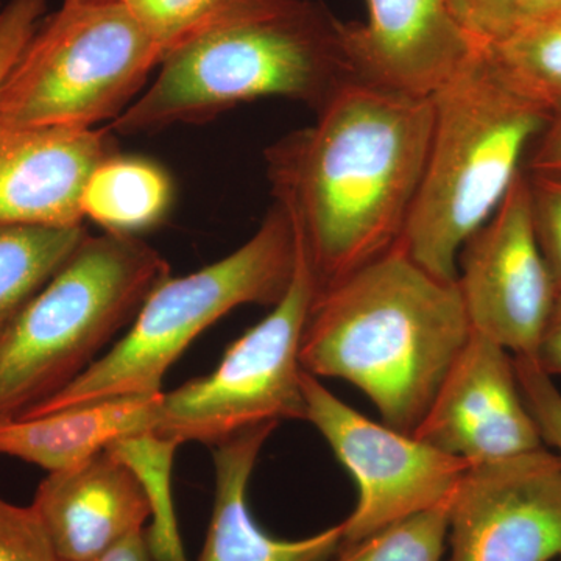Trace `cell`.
Returning <instances> with one entry per match:
<instances>
[{
	"label": "cell",
	"instance_id": "d6986e66",
	"mask_svg": "<svg viewBox=\"0 0 561 561\" xmlns=\"http://www.w3.org/2000/svg\"><path fill=\"white\" fill-rule=\"evenodd\" d=\"M87 228L22 227L0 224V334L60 271Z\"/></svg>",
	"mask_w": 561,
	"mask_h": 561
},
{
	"label": "cell",
	"instance_id": "6da1fadb",
	"mask_svg": "<svg viewBox=\"0 0 561 561\" xmlns=\"http://www.w3.org/2000/svg\"><path fill=\"white\" fill-rule=\"evenodd\" d=\"M316 117L268 147L265 164L320 294L397 249L426 165L434 108L432 98L354 79Z\"/></svg>",
	"mask_w": 561,
	"mask_h": 561
},
{
	"label": "cell",
	"instance_id": "4fadbf2b",
	"mask_svg": "<svg viewBox=\"0 0 561 561\" xmlns=\"http://www.w3.org/2000/svg\"><path fill=\"white\" fill-rule=\"evenodd\" d=\"M367 20L345 22L357 80L432 98L489 47L460 24L451 0H365Z\"/></svg>",
	"mask_w": 561,
	"mask_h": 561
},
{
	"label": "cell",
	"instance_id": "f546056e",
	"mask_svg": "<svg viewBox=\"0 0 561 561\" xmlns=\"http://www.w3.org/2000/svg\"><path fill=\"white\" fill-rule=\"evenodd\" d=\"M531 360L541 368L546 375H561V290H557L552 311L546 321L545 330L535 350Z\"/></svg>",
	"mask_w": 561,
	"mask_h": 561
},
{
	"label": "cell",
	"instance_id": "83f0119b",
	"mask_svg": "<svg viewBox=\"0 0 561 561\" xmlns=\"http://www.w3.org/2000/svg\"><path fill=\"white\" fill-rule=\"evenodd\" d=\"M46 14V0H10L0 10V90Z\"/></svg>",
	"mask_w": 561,
	"mask_h": 561
},
{
	"label": "cell",
	"instance_id": "d6a6232c",
	"mask_svg": "<svg viewBox=\"0 0 561 561\" xmlns=\"http://www.w3.org/2000/svg\"><path fill=\"white\" fill-rule=\"evenodd\" d=\"M556 561H561V553H560V557H559V559H557Z\"/></svg>",
	"mask_w": 561,
	"mask_h": 561
},
{
	"label": "cell",
	"instance_id": "7402d4cb",
	"mask_svg": "<svg viewBox=\"0 0 561 561\" xmlns=\"http://www.w3.org/2000/svg\"><path fill=\"white\" fill-rule=\"evenodd\" d=\"M158 44L162 58L195 36L276 0H121Z\"/></svg>",
	"mask_w": 561,
	"mask_h": 561
},
{
	"label": "cell",
	"instance_id": "836d02e7",
	"mask_svg": "<svg viewBox=\"0 0 561 561\" xmlns=\"http://www.w3.org/2000/svg\"><path fill=\"white\" fill-rule=\"evenodd\" d=\"M0 10H2V5H0Z\"/></svg>",
	"mask_w": 561,
	"mask_h": 561
},
{
	"label": "cell",
	"instance_id": "7a4b0ae2",
	"mask_svg": "<svg viewBox=\"0 0 561 561\" xmlns=\"http://www.w3.org/2000/svg\"><path fill=\"white\" fill-rule=\"evenodd\" d=\"M457 283L421 268L401 247L313 298L302 370L353 383L383 424L412 435L471 335Z\"/></svg>",
	"mask_w": 561,
	"mask_h": 561
},
{
	"label": "cell",
	"instance_id": "ac0fdd59",
	"mask_svg": "<svg viewBox=\"0 0 561 561\" xmlns=\"http://www.w3.org/2000/svg\"><path fill=\"white\" fill-rule=\"evenodd\" d=\"M172 203V179L160 164L116 151L92 171L81 210L106 232L136 236L160 225Z\"/></svg>",
	"mask_w": 561,
	"mask_h": 561
},
{
	"label": "cell",
	"instance_id": "f1b7e54d",
	"mask_svg": "<svg viewBox=\"0 0 561 561\" xmlns=\"http://www.w3.org/2000/svg\"><path fill=\"white\" fill-rule=\"evenodd\" d=\"M527 172L561 175V113L553 114L548 127L531 146Z\"/></svg>",
	"mask_w": 561,
	"mask_h": 561
},
{
	"label": "cell",
	"instance_id": "277c9868",
	"mask_svg": "<svg viewBox=\"0 0 561 561\" xmlns=\"http://www.w3.org/2000/svg\"><path fill=\"white\" fill-rule=\"evenodd\" d=\"M432 108L426 165L398 245L457 283L461 247L500 208L552 114L505 79L489 49L432 95Z\"/></svg>",
	"mask_w": 561,
	"mask_h": 561
},
{
	"label": "cell",
	"instance_id": "ba28073f",
	"mask_svg": "<svg viewBox=\"0 0 561 561\" xmlns=\"http://www.w3.org/2000/svg\"><path fill=\"white\" fill-rule=\"evenodd\" d=\"M297 239L289 290L265 319L228 346L216 370L162 394L154 434L180 445L216 446L260 424L306 421L300 345L317 284L298 232Z\"/></svg>",
	"mask_w": 561,
	"mask_h": 561
},
{
	"label": "cell",
	"instance_id": "7c38bea8",
	"mask_svg": "<svg viewBox=\"0 0 561 561\" xmlns=\"http://www.w3.org/2000/svg\"><path fill=\"white\" fill-rule=\"evenodd\" d=\"M412 435L470 465L546 448L511 351L474 331Z\"/></svg>",
	"mask_w": 561,
	"mask_h": 561
},
{
	"label": "cell",
	"instance_id": "3957f363",
	"mask_svg": "<svg viewBox=\"0 0 561 561\" xmlns=\"http://www.w3.org/2000/svg\"><path fill=\"white\" fill-rule=\"evenodd\" d=\"M354 79L345 22L316 0H276L169 51L160 73L108 128L130 136L201 124L273 98L319 113Z\"/></svg>",
	"mask_w": 561,
	"mask_h": 561
},
{
	"label": "cell",
	"instance_id": "8992f818",
	"mask_svg": "<svg viewBox=\"0 0 561 561\" xmlns=\"http://www.w3.org/2000/svg\"><path fill=\"white\" fill-rule=\"evenodd\" d=\"M297 257L294 221L275 203L238 250L201 271L161 280L90 370L21 419L102 398L162 393L169 368L203 331L239 306L273 308L286 295Z\"/></svg>",
	"mask_w": 561,
	"mask_h": 561
},
{
	"label": "cell",
	"instance_id": "cb8c5ba5",
	"mask_svg": "<svg viewBox=\"0 0 561 561\" xmlns=\"http://www.w3.org/2000/svg\"><path fill=\"white\" fill-rule=\"evenodd\" d=\"M0 561H62L32 505L0 497Z\"/></svg>",
	"mask_w": 561,
	"mask_h": 561
},
{
	"label": "cell",
	"instance_id": "2e32d148",
	"mask_svg": "<svg viewBox=\"0 0 561 561\" xmlns=\"http://www.w3.org/2000/svg\"><path fill=\"white\" fill-rule=\"evenodd\" d=\"M276 427L260 424L214 446L216 496L197 561H328L341 548L342 523L301 540H283L254 519L249 505L251 472Z\"/></svg>",
	"mask_w": 561,
	"mask_h": 561
},
{
	"label": "cell",
	"instance_id": "1f68e13d",
	"mask_svg": "<svg viewBox=\"0 0 561 561\" xmlns=\"http://www.w3.org/2000/svg\"><path fill=\"white\" fill-rule=\"evenodd\" d=\"M561 0H524V27L560 13Z\"/></svg>",
	"mask_w": 561,
	"mask_h": 561
},
{
	"label": "cell",
	"instance_id": "44dd1931",
	"mask_svg": "<svg viewBox=\"0 0 561 561\" xmlns=\"http://www.w3.org/2000/svg\"><path fill=\"white\" fill-rule=\"evenodd\" d=\"M513 87L549 113H561V11L489 47Z\"/></svg>",
	"mask_w": 561,
	"mask_h": 561
},
{
	"label": "cell",
	"instance_id": "4dcf8cb0",
	"mask_svg": "<svg viewBox=\"0 0 561 561\" xmlns=\"http://www.w3.org/2000/svg\"><path fill=\"white\" fill-rule=\"evenodd\" d=\"M91 561H154V559L147 542L146 530H142L125 538L119 545L113 546L110 551Z\"/></svg>",
	"mask_w": 561,
	"mask_h": 561
},
{
	"label": "cell",
	"instance_id": "5b68a950",
	"mask_svg": "<svg viewBox=\"0 0 561 561\" xmlns=\"http://www.w3.org/2000/svg\"><path fill=\"white\" fill-rule=\"evenodd\" d=\"M168 276V261L136 236H87L0 334V424L90 370Z\"/></svg>",
	"mask_w": 561,
	"mask_h": 561
},
{
	"label": "cell",
	"instance_id": "9a60e30c",
	"mask_svg": "<svg viewBox=\"0 0 561 561\" xmlns=\"http://www.w3.org/2000/svg\"><path fill=\"white\" fill-rule=\"evenodd\" d=\"M32 508L62 561H91L146 530L150 504L135 472L103 451L69 470L49 472Z\"/></svg>",
	"mask_w": 561,
	"mask_h": 561
},
{
	"label": "cell",
	"instance_id": "d4e9b609",
	"mask_svg": "<svg viewBox=\"0 0 561 561\" xmlns=\"http://www.w3.org/2000/svg\"><path fill=\"white\" fill-rule=\"evenodd\" d=\"M527 176L535 232L557 290H561V175L527 172Z\"/></svg>",
	"mask_w": 561,
	"mask_h": 561
},
{
	"label": "cell",
	"instance_id": "8fae6325",
	"mask_svg": "<svg viewBox=\"0 0 561 561\" xmlns=\"http://www.w3.org/2000/svg\"><path fill=\"white\" fill-rule=\"evenodd\" d=\"M448 561H556L561 459L546 448L470 465L449 496Z\"/></svg>",
	"mask_w": 561,
	"mask_h": 561
},
{
	"label": "cell",
	"instance_id": "484cf974",
	"mask_svg": "<svg viewBox=\"0 0 561 561\" xmlns=\"http://www.w3.org/2000/svg\"><path fill=\"white\" fill-rule=\"evenodd\" d=\"M456 16L482 47L496 46L524 25V0H451Z\"/></svg>",
	"mask_w": 561,
	"mask_h": 561
},
{
	"label": "cell",
	"instance_id": "603a6c76",
	"mask_svg": "<svg viewBox=\"0 0 561 561\" xmlns=\"http://www.w3.org/2000/svg\"><path fill=\"white\" fill-rule=\"evenodd\" d=\"M449 497L435 507L342 545L328 561H442L448 537Z\"/></svg>",
	"mask_w": 561,
	"mask_h": 561
},
{
	"label": "cell",
	"instance_id": "9c48e42d",
	"mask_svg": "<svg viewBox=\"0 0 561 561\" xmlns=\"http://www.w3.org/2000/svg\"><path fill=\"white\" fill-rule=\"evenodd\" d=\"M301 386L306 421L323 435L359 491L356 508L342 523V545L442 504L470 468L459 457L360 415L311 373L302 371Z\"/></svg>",
	"mask_w": 561,
	"mask_h": 561
},
{
	"label": "cell",
	"instance_id": "e0dca14e",
	"mask_svg": "<svg viewBox=\"0 0 561 561\" xmlns=\"http://www.w3.org/2000/svg\"><path fill=\"white\" fill-rule=\"evenodd\" d=\"M162 393L125 394L0 424V454L49 472L79 467L114 443L157 431Z\"/></svg>",
	"mask_w": 561,
	"mask_h": 561
},
{
	"label": "cell",
	"instance_id": "52a82bcc",
	"mask_svg": "<svg viewBox=\"0 0 561 561\" xmlns=\"http://www.w3.org/2000/svg\"><path fill=\"white\" fill-rule=\"evenodd\" d=\"M162 51L121 0H65L0 90V124L95 128L144 91Z\"/></svg>",
	"mask_w": 561,
	"mask_h": 561
},
{
	"label": "cell",
	"instance_id": "ffe728a7",
	"mask_svg": "<svg viewBox=\"0 0 561 561\" xmlns=\"http://www.w3.org/2000/svg\"><path fill=\"white\" fill-rule=\"evenodd\" d=\"M180 443L150 432L114 443L108 451L130 467L150 504L147 542L154 561H190L181 538L172 493L173 460Z\"/></svg>",
	"mask_w": 561,
	"mask_h": 561
},
{
	"label": "cell",
	"instance_id": "5bb4252c",
	"mask_svg": "<svg viewBox=\"0 0 561 561\" xmlns=\"http://www.w3.org/2000/svg\"><path fill=\"white\" fill-rule=\"evenodd\" d=\"M116 151L108 127L0 124V224L83 227L81 197L87 181Z\"/></svg>",
	"mask_w": 561,
	"mask_h": 561
},
{
	"label": "cell",
	"instance_id": "4316f807",
	"mask_svg": "<svg viewBox=\"0 0 561 561\" xmlns=\"http://www.w3.org/2000/svg\"><path fill=\"white\" fill-rule=\"evenodd\" d=\"M516 376L524 401L537 423L546 446L561 459V393L552 378L529 357L515 356Z\"/></svg>",
	"mask_w": 561,
	"mask_h": 561
},
{
	"label": "cell",
	"instance_id": "30bf717a",
	"mask_svg": "<svg viewBox=\"0 0 561 561\" xmlns=\"http://www.w3.org/2000/svg\"><path fill=\"white\" fill-rule=\"evenodd\" d=\"M457 287L472 331L515 356L534 357L557 286L535 232L526 171L461 247Z\"/></svg>",
	"mask_w": 561,
	"mask_h": 561
}]
</instances>
